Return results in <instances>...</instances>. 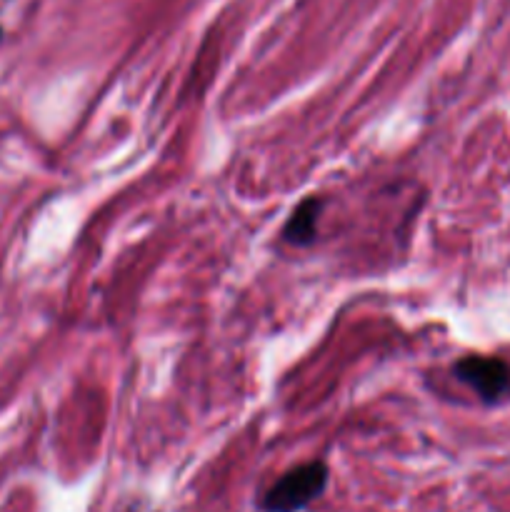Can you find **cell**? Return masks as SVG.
<instances>
[{
  "mask_svg": "<svg viewBox=\"0 0 510 512\" xmlns=\"http://www.w3.org/2000/svg\"><path fill=\"white\" fill-rule=\"evenodd\" d=\"M325 485H328V465L320 460L298 465L265 493L263 508L265 512H298L320 498Z\"/></svg>",
  "mask_w": 510,
  "mask_h": 512,
  "instance_id": "6da1fadb",
  "label": "cell"
},
{
  "mask_svg": "<svg viewBox=\"0 0 510 512\" xmlns=\"http://www.w3.org/2000/svg\"><path fill=\"white\" fill-rule=\"evenodd\" d=\"M455 378L468 385L483 403H498L510 393V365L498 358L468 355L453 368Z\"/></svg>",
  "mask_w": 510,
  "mask_h": 512,
  "instance_id": "7a4b0ae2",
  "label": "cell"
},
{
  "mask_svg": "<svg viewBox=\"0 0 510 512\" xmlns=\"http://www.w3.org/2000/svg\"><path fill=\"white\" fill-rule=\"evenodd\" d=\"M323 200L320 198H305L298 208L293 210L290 220L283 228V238L293 245H310L318 233V220L323 213Z\"/></svg>",
  "mask_w": 510,
  "mask_h": 512,
  "instance_id": "3957f363",
  "label": "cell"
}]
</instances>
